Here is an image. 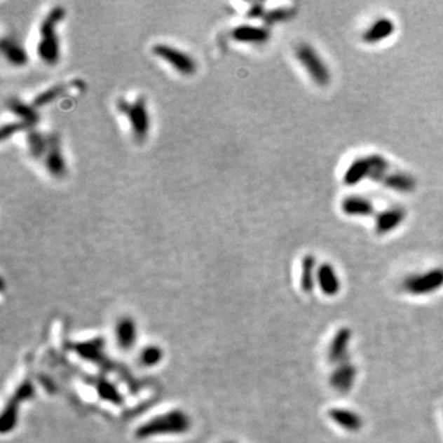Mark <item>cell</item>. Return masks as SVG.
<instances>
[{
	"mask_svg": "<svg viewBox=\"0 0 443 443\" xmlns=\"http://www.w3.org/2000/svg\"><path fill=\"white\" fill-rule=\"evenodd\" d=\"M407 212L400 207L388 208L386 211L378 213L374 222V231L378 236H384L388 233L393 232L405 221Z\"/></svg>",
	"mask_w": 443,
	"mask_h": 443,
	"instance_id": "10",
	"label": "cell"
},
{
	"mask_svg": "<svg viewBox=\"0 0 443 443\" xmlns=\"http://www.w3.org/2000/svg\"><path fill=\"white\" fill-rule=\"evenodd\" d=\"M32 127L26 125L24 122H11V123H6L4 126L1 127V139L6 141L9 137L15 135L16 132L22 131V130H31Z\"/></svg>",
	"mask_w": 443,
	"mask_h": 443,
	"instance_id": "23",
	"label": "cell"
},
{
	"mask_svg": "<svg viewBox=\"0 0 443 443\" xmlns=\"http://www.w3.org/2000/svg\"><path fill=\"white\" fill-rule=\"evenodd\" d=\"M351 336H353V332L348 327L339 329L332 338L330 346H329L327 357H329L330 362L334 363V364H340V363L346 361Z\"/></svg>",
	"mask_w": 443,
	"mask_h": 443,
	"instance_id": "12",
	"label": "cell"
},
{
	"mask_svg": "<svg viewBox=\"0 0 443 443\" xmlns=\"http://www.w3.org/2000/svg\"><path fill=\"white\" fill-rule=\"evenodd\" d=\"M327 415L332 418V423L350 432H357L363 428L362 418L348 409H330Z\"/></svg>",
	"mask_w": 443,
	"mask_h": 443,
	"instance_id": "16",
	"label": "cell"
},
{
	"mask_svg": "<svg viewBox=\"0 0 443 443\" xmlns=\"http://www.w3.org/2000/svg\"><path fill=\"white\" fill-rule=\"evenodd\" d=\"M297 60L302 64L304 71H307L312 81L319 86H329L332 81V74L327 68V63L322 61V57L318 55L317 50L312 46L302 43L296 50Z\"/></svg>",
	"mask_w": 443,
	"mask_h": 443,
	"instance_id": "4",
	"label": "cell"
},
{
	"mask_svg": "<svg viewBox=\"0 0 443 443\" xmlns=\"http://www.w3.org/2000/svg\"><path fill=\"white\" fill-rule=\"evenodd\" d=\"M395 32V24L389 18H381L362 34V41L367 45H377L387 40Z\"/></svg>",
	"mask_w": 443,
	"mask_h": 443,
	"instance_id": "13",
	"label": "cell"
},
{
	"mask_svg": "<svg viewBox=\"0 0 443 443\" xmlns=\"http://www.w3.org/2000/svg\"><path fill=\"white\" fill-rule=\"evenodd\" d=\"M317 260L312 254H308L303 257L302 270H301V287L303 292L311 293L314 289L315 280H317Z\"/></svg>",
	"mask_w": 443,
	"mask_h": 443,
	"instance_id": "20",
	"label": "cell"
},
{
	"mask_svg": "<svg viewBox=\"0 0 443 443\" xmlns=\"http://www.w3.org/2000/svg\"><path fill=\"white\" fill-rule=\"evenodd\" d=\"M6 110L18 117L21 122L32 127L40 120V115L36 111L35 106L29 105L18 97H8L6 101Z\"/></svg>",
	"mask_w": 443,
	"mask_h": 443,
	"instance_id": "15",
	"label": "cell"
},
{
	"mask_svg": "<svg viewBox=\"0 0 443 443\" xmlns=\"http://www.w3.org/2000/svg\"><path fill=\"white\" fill-rule=\"evenodd\" d=\"M153 55L161 58L182 76H192L196 71L197 64L191 55L168 43H156L151 47Z\"/></svg>",
	"mask_w": 443,
	"mask_h": 443,
	"instance_id": "5",
	"label": "cell"
},
{
	"mask_svg": "<svg viewBox=\"0 0 443 443\" xmlns=\"http://www.w3.org/2000/svg\"><path fill=\"white\" fill-rule=\"evenodd\" d=\"M26 143H27L29 153L34 159L45 158L48 149V136H46L42 132L37 131L35 128H31L26 135Z\"/></svg>",
	"mask_w": 443,
	"mask_h": 443,
	"instance_id": "19",
	"label": "cell"
},
{
	"mask_svg": "<svg viewBox=\"0 0 443 443\" xmlns=\"http://www.w3.org/2000/svg\"><path fill=\"white\" fill-rule=\"evenodd\" d=\"M71 86L69 84H55V86H50V88L46 89L45 91H42L41 94L36 96L35 100H34V106L35 107H42V106L48 105L50 102H53L58 96L63 95Z\"/></svg>",
	"mask_w": 443,
	"mask_h": 443,
	"instance_id": "21",
	"label": "cell"
},
{
	"mask_svg": "<svg viewBox=\"0 0 443 443\" xmlns=\"http://www.w3.org/2000/svg\"><path fill=\"white\" fill-rule=\"evenodd\" d=\"M116 107L118 112L127 117L133 138L137 142L144 141L151 130V116L144 96H138L133 102L118 99Z\"/></svg>",
	"mask_w": 443,
	"mask_h": 443,
	"instance_id": "3",
	"label": "cell"
},
{
	"mask_svg": "<svg viewBox=\"0 0 443 443\" xmlns=\"http://www.w3.org/2000/svg\"><path fill=\"white\" fill-rule=\"evenodd\" d=\"M317 282L320 291L327 297L336 296L341 287L338 273L335 271V268L327 262H324L318 267Z\"/></svg>",
	"mask_w": 443,
	"mask_h": 443,
	"instance_id": "14",
	"label": "cell"
},
{
	"mask_svg": "<svg viewBox=\"0 0 443 443\" xmlns=\"http://www.w3.org/2000/svg\"><path fill=\"white\" fill-rule=\"evenodd\" d=\"M443 287V268H433L404 280L403 289L411 296H428Z\"/></svg>",
	"mask_w": 443,
	"mask_h": 443,
	"instance_id": "6",
	"label": "cell"
},
{
	"mask_svg": "<svg viewBox=\"0 0 443 443\" xmlns=\"http://www.w3.org/2000/svg\"><path fill=\"white\" fill-rule=\"evenodd\" d=\"M357 376V368L353 363L345 362L338 364L330 376V386L339 394H348L353 389Z\"/></svg>",
	"mask_w": 443,
	"mask_h": 443,
	"instance_id": "8",
	"label": "cell"
},
{
	"mask_svg": "<svg viewBox=\"0 0 443 443\" xmlns=\"http://www.w3.org/2000/svg\"><path fill=\"white\" fill-rule=\"evenodd\" d=\"M265 9L262 8L261 4H254V6L249 9L247 11V16L249 18H252V19H257V18H262L264 19V16H265Z\"/></svg>",
	"mask_w": 443,
	"mask_h": 443,
	"instance_id": "24",
	"label": "cell"
},
{
	"mask_svg": "<svg viewBox=\"0 0 443 443\" xmlns=\"http://www.w3.org/2000/svg\"><path fill=\"white\" fill-rule=\"evenodd\" d=\"M232 39L240 43L249 45H262L266 43L270 39V30L264 26L252 25V24H242L233 29Z\"/></svg>",
	"mask_w": 443,
	"mask_h": 443,
	"instance_id": "9",
	"label": "cell"
},
{
	"mask_svg": "<svg viewBox=\"0 0 443 443\" xmlns=\"http://www.w3.org/2000/svg\"><path fill=\"white\" fill-rule=\"evenodd\" d=\"M341 211L350 217L372 216L374 206L372 202L362 196H348L341 201Z\"/></svg>",
	"mask_w": 443,
	"mask_h": 443,
	"instance_id": "18",
	"label": "cell"
},
{
	"mask_svg": "<svg viewBox=\"0 0 443 443\" xmlns=\"http://www.w3.org/2000/svg\"><path fill=\"white\" fill-rule=\"evenodd\" d=\"M293 15V9H287V8H280V9H273V11H267L264 19L266 21V24L272 25L277 24L281 21L287 20L288 18Z\"/></svg>",
	"mask_w": 443,
	"mask_h": 443,
	"instance_id": "22",
	"label": "cell"
},
{
	"mask_svg": "<svg viewBox=\"0 0 443 443\" xmlns=\"http://www.w3.org/2000/svg\"><path fill=\"white\" fill-rule=\"evenodd\" d=\"M66 16V9L55 6L50 9L40 25V40L37 43V55L48 66H55L61 58V43L55 27Z\"/></svg>",
	"mask_w": 443,
	"mask_h": 443,
	"instance_id": "1",
	"label": "cell"
},
{
	"mask_svg": "<svg viewBox=\"0 0 443 443\" xmlns=\"http://www.w3.org/2000/svg\"><path fill=\"white\" fill-rule=\"evenodd\" d=\"M372 169V156H361L355 159L343 174V184L348 186L357 185L364 179H369Z\"/></svg>",
	"mask_w": 443,
	"mask_h": 443,
	"instance_id": "11",
	"label": "cell"
},
{
	"mask_svg": "<svg viewBox=\"0 0 443 443\" xmlns=\"http://www.w3.org/2000/svg\"><path fill=\"white\" fill-rule=\"evenodd\" d=\"M46 170L50 177L62 179L67 174V161L62 151L61 137L52 132L48 135V149L45 158Z\"/></svg>",
	"mask_w": 443,
	"mask_h": 443,
	"instance_id": "7",
	"label": "cell"
},
{
	"mask_svg": "<svg viewBox=\"0 0 443 443\" xmlns=\"http://www.w3.org/2000/svg\"><path fill=\"white\" fill-rule=\"evenodd\" d=\"M1 53L6 61L15 67L25 66L29 61V55L26 53L24 46L14 37H4L1 40Z\"/></svg>",
	"mask_w": 443,
	"mask_h": 443,
	"instance_id": "17",
	"label": "cell"
},
{
	"mask_svg": "<svg viewBox=\"0 0 443 443\" xmlns=\"http://www.w3.org/2000/svg\"><path fill=\"white\" fill-rule=\"evenodd\" d=\"M373 170L369 179L373 182H379L384 186L393 191L408 193L413 192L416 186V182L413 177L405 172L390 170V164L384 156L373 154Z\"/></svg>",
	"mask_w": 443,
	"mask_h": 443,
	"instance_id": "2",
	"label": "cell"
}]
</instances>
